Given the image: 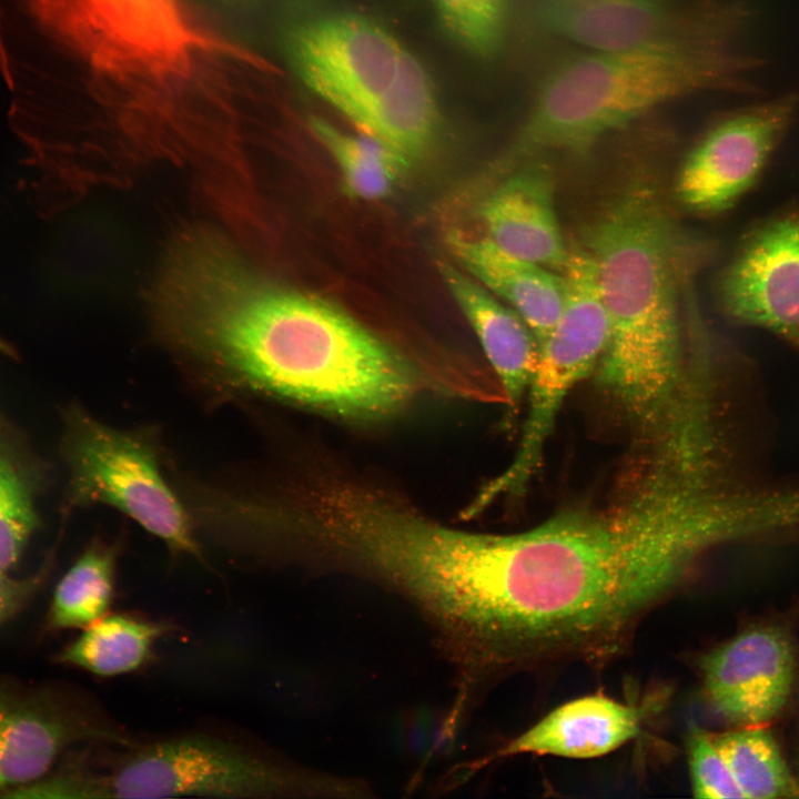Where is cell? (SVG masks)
<instances>
[{
	"instance_id": "1",
	"label": "cell",
	"mask_w": 799,
	"mask_h": 799,
	"mask_svg": "<svg viewBox=\"0 0 799 799\" xmlns=\"http://www.w3.org/2000/svg\"><path fill=\"white\" fill-rule=\"evenodd\" d=\"M185 333L191 355L219 383L337 417H390L421 387L411 364L347 312L242 260L201 281Z\"/></svg>"
},
{
	"instance_id": "2",
	"label": "cell",
	"mask_w": 799,
	"mask_h": 799,
	"mask_svg": "<svg viewBox=\"0 0 799 799\" xmlns=\"http://www.w3.org/2000/svg\"><path fill=\"white\" fill-rule=\"evenodd\" d=\"M580 234L609 320L598 382L626 417L653 433L678 407L706 353L687 363L682 331L685 292L706 247L657 188L638 179L605 201Z\"/></svg>"
},
{
	"instance_id": "3",
	"label": "cell",
	"mask_w": 799,
	"mask_h": 799,
	"mask_svg": "<svg viewBox=\"0 0 799 799\" xmlns=\"http://www.w3.org/2000/svg\"><path fill=\"white\" fill-rule=\"evenodd\" d=\"M739 44L591 51L556 65L539 84L506 155L510 165L585 154L656 108L701 92L757 93L761 65Z\"/></svg>"
},
{
	"instance_id": "4",
	"label": "cell",
	"mask_w": 799,
	"mask_h": 799,
	"mask_svg": "<svg viewBox=\"0 0 799 799\" xmlns=\"http://www.w3.org/2000/svg\"><path fill=\"white\" fill-rule=\"evenodd\" d=\"M91 783L93 798H344L368 790L361 781L312 772L198 732L131 742L108 770L93 772Z\"/></svg>"
},
{
	"instance_id": "5",
	"label": "cell",
	"mask_w": 799,
	"mask_h": 799,
	"mask_svg": "<svg viewBox=\"0 0 799 799\" xmlns=\"http://www.w3.org/2000/svg\"><path fill=\"white\" fill-rule=\"evenodd\" d=\"M38 20L100 73L121 82L188 75L196 59L233 52L182 0H27Z\"/></svg>"
},
{
	"instance_id": "6",
	"label": "cell",
	"mask_w": 799,
	"mask_h": 799,
	"mask_svg": "<svg viewBox=\"0 0 799 799\" xmlns=\"http://www.w3.org/2000/svg\"><path fill=\"white\" fill-rule=\"evenodd\" d=\"M61 455L69 479L62 514L95 504L130 517L176 555L202 559L195 527L164 477L154 447L109 426L79 405L63 411Z\"/></svg>"
},
{
	"instance_id": "7",
	"label": "cell",
	"mask_w": 799,
	"mask_h": 799,
	"mask_svg": "<svg viewBox=\"0 0 799 799\" xmlns=\"http://www.w3.org/2000/svg\"><path fill=\"white\" fill-rule=\"evenodd\" d=\"M549 33L591 51L738 43L749 13L736 0H537Z\"/></svg>"
},
{
	"instance_id": "8",
	"label": "cell",
	"mask_w": 799,
	"mask_h": 799,
	"mask_svg": "<svg viewBox=\"0 0 799 799\" xmlns=\"http://www.w3.org/2000/svg\"><path fill=\"white\" fill-rule=\"evenodd\" d=\"M285 47L302 83L361 130L394 82L407 49L376 20L345 10L297 22Z\"/></svg>"
},
{
	"instance_id": "9",
	"label": "cell",
	"mask_w": 799,
	"mask_h": 799,
	"mask_svg": "<svg viewBox=\"0 0 799 799\" xmlns=\"http://www.w3.org/2000/svg\"><path fill=\"white\" fill-rule=\"evenodd\" d=\"M701 692L731 727L773 725L799 692L798 613L755 616L699 660Z\"/></svg>"
},
{
	"instance_id": "10",
	"label": "cell",
	"mask_w": 799,
	"mask_h": 799,
	"mask_svg": "<svg viewBox=\"0 0 799 799\" xmlns=\"http://www.w3.org/2000/svg\"><path fill=\"white\" fill-rule=\"evenodd\" d=\"M799 105L787 93L724 115L686 155L675 193L688 211L716 215L732 208L760 178Z\"/></svg>"
},
{
	"instance_id": "11",
	"label": "cell",
	"mask_w": 799,
	"mask_h": 799,
	"mask_svg": "<svg viewBox=\"0 0 799 799\" xmlns=\"http://www.w3.org/2000/svg\"><path fill=\"white\" fill-rule=\"evenodd\" d=\"M717 297L729 320L767 330L799 352V206L744 235L719 275Z\"/></svg>"
},
{
	"instance_id": "12",
	"label": "cell",
	"mask_w": 799,
	"mask_h": 799,
	"mask_svg": "<svg viewBox=\"0 0 799 799\" xmlns=\"http://www.w3.org/2000/svg\"><path fill=\"white\" fill-rule=\"evenodd\" d=\"M132 741L88 704L62 692L0 682V796L30 785L80 744Z\"/></svg>"
},
{
	"instance_id": "13",
	"label": "cell",
	"mask_w": 799,
	"mask_h": 799,
	"mask_svg": "<svg viewBox=\"0 0 799 799\" xmlns=\"http://www.w3.org/2000/svg\"><path fill=\"white\" fill-rule=\"evenodd\" d=\"M483 201L479 218L503 251L564 274L569 262L555 209V175L542 159L524 162Z\"/></svg>"
},
{
	"instance_id": "14",
	"label": "cell",
	"mask_w": 799,
	"mask_h": 799,
	"mask_svg": "<svg viewBox=\"0 0 799 799\" xmlns=\"http://www.w3.org/2000/svg\"><path fill=\"white\" fill-rule=\"evenodd\" d=\"M644 708L605 694L569 700L483 760L517 755L589 759L605 756L636 738L644 724Z\"/></svg>"
},
{
	"instance_id": "15",
	"label": "cell",
	"mask_w": 799,
	"mask_h": 799,
	"mask_svg": "<svg viewBox=\"0 0 799 799\" xmlns=\"http://www.w3.org/2000/svg\"><path fill=\"white\" fill-rule=\"evenodd\" d=\"M446 243L469 275L522 316L540 346L564 304V274L514 256L486 236L452 230Z\"/></svg>"
},
{
	"instance_id": "16",
	"label": "cell",
	"mask_w": 799,
	"mask_h": 799,
	"mask_svg": "<svg viewBox=\"0 0 799 799\" xmlns=\"http://www.w3.org/2000/svg\"><path fill=\"white\" fill-rule=\"evenodd\" d=\"M437 267L475 332L504 398L510 407H516L537 366L539 344L535 335L517 312L499 302L473 276L446 261L438 262Z\"/></svg>"
},
{
	"instance_id": "17",
	"label": "cell",
	"mask_w": 799,
	"mask_h": 799,
	"mask_svg": "<svg viewBox=\"0 0 799 799\" xmlns=\"http://www.w3.org/2000/svg\"><path fill=\"white\" fill-rule=\"evenodd\" d=\"M441 129L434 82L418 58L406 49L398 73L362 130L405 156L425 158Z\"/></svg>"
},
{
	"instance_id": "18",
	"label": "cell",
	"mask_w": 799,
	"mask_h": 799,
	"mask_svg": "<svg viewBox=\"0 0 799 799\" xmlns=\"http://www.w3.org/2000/svg\"><path fill=\"white\" fill-rule=\"evenodd\" d=\"M171 631L173 627L165 620L109 611L84 627L57 658L62 665L98 677L123 676L148 666L158 643Z\"/></svg>"
},
{
	"instance_id": "19",
	"label": "cell",
	"mask_w": 799,
	"mask_h": 799,
	"mask_svg": "<svg viewBox=\"0 0 799 799\" xmlns=\"http://www.w3.org/2000/svg\"><path fill=\"white\" fill-rule=\"evenodd\" d=\"M44 463L0 414V569L12 570L41 525L36 499L44 488Z\"/></svg>"
},
{
	"instance_id": "20",
	"label": "cell",
	"mask_w": 799,
	"mask_h": 799,
	"mask_svg": "<svg viewBox=\"0 0 799 799\" xmlns=\"http://www.w3.org/2000/svg\"><path fill=\"white\" fill-rule=\"evenodd\" d=\"M119 546L97 538L58 581L47 615L51 630L83 629L109 613L117 589Z\"/></svg>"
},
{
	"instance_id": "21",
	"label": "cell",
	"mask_w": 799,
	"mask_h": 799,
	"mask_svg": "<svg viewBox=\"0 0 799 799\" xmlns=\"http://www.w3.org/2000/svg\"><path fill=\"white\" fill-rule=\"evenodd\" d=\"M309 127L336 162L346 195L365 201L388 196L411 162L366 134L346 133L325 119L311 115Z\"/></svg>"
},
{
	"instance_id": "22",
	"label": "cell",
	"mask_w": 799,
	"mask_h": 799,
	"mask_svg": "<svg viewBox=\"0 0 799 799\" xmlns=\"http://www.w3.org/2000/svg\"><path fill=\"white\" fill-rule=\"evenodd\" d=\"M770 727H731L711 736L745 798H799V773Z\"/></svg>"
},
{
	"instance_id": "23",
	"label": "cell",
	"mask_w": 799,
	"mask_h": 799,
	"mask_svg": "<svg viewBox=\"0 0 799 799\" xmlns=\"http://www.w3.org/2000/svg\"><path fill=\"white\" fill-rule=\"evenodd\" d=\"M446 33L465 51L482 59L503 45L510 0H432Z\"/></svg>"
},
{
	"instance_id": "24",
	"label": "cell",
	"mask_w": 799,
	"mask_h": 799,
	"mask_svg": "<svg viewBox=\"0 0 799 799\" xmlns=\"http://www.w3.org/2000/svg\"><path fill=\"white\" fill-rule=\"evenodd\" d=\"M691 789L696 798H745L711 731L692 728L686 740Z\"/></svg>"
},
{
	"instance_id": "25",
	"label": "cell",
	"mask_w": 799,
	"mask_h": 799,
	"mask_svg": "<svg viewBox=\"0 0 799 799\" xmlns=\"http://www.w3.org/2000/svg\"><path fill=\"white\" fill-rule=\"evenodd\" d=\"M51 562L52 558L43 563L37 573L22 578L0 569V628L38 593L51 572Z\"/></svg>"
},
{
	"instance_id": "26",
	"label": "cell",
	"mask_w": 799,
	"mask_h": 799,
	"mask_svg": "<svg viewBox=\"0 0 799 799\" xmlns=\"http://www.w3.org/2000/svg\"><path fill=\"white\" fill-rule=\"evenodd\" d=\"M0 353L4 354V355H7V356H10V357H14V356H16V352H14V350L12 348V346H10V345H9L6 341H3L2 338H0Z\"/></svg>"
},
{
	"instance_id": "27",
	"label": "cell",
	"mask_w": 799,
	"mask_h": 799,
	"mask_svg": "<svg viewBox=\"0 0 799 799\" xmlns=\"http://www.w3.org/2000/svg\"><path fill=\"white\" fill-rule=\"evenodd\" d=\"M232 1H235V2H244V1H247V0H232Z\"/></svg>"
}]
</instances>
